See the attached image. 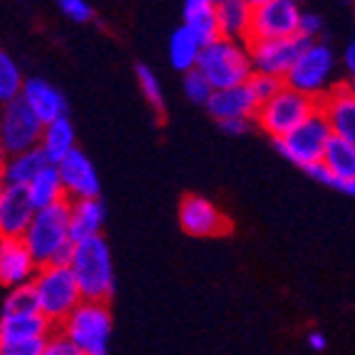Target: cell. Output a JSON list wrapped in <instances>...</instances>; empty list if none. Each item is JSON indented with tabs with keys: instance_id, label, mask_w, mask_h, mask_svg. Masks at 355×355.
<instances>
[{
	"instance_id": "484cf974",
	"label": "cell",
	"mask_w": 355,
	"mask_h": 355,
	"mask_svg": "<svg viewBox=\"0 0 355 355\" xmlns=\"http://www.w3.org/2000/svg\"><path fill=\"white\" fill-rule=\"evenodd\" d=\"M28 194L35 204V209H50V207H58V204H65L67 196L65 189H62V182H60V174H58V166H45L40 174H37L28 187Z\"/></svg>"
},
{
	"instance_id": "f1b7e54d",
	"label": "cell",
	"mask_w": 355,
	"mask_h": 355,
	"mask_svg": "<svg viewBox=\"0 0 355 355\" xmlns=\"http://www.w3.org/2000/svg\"><path fill=\"white\" fill-rule=\"evenodd\" d=\"M137 85H139V92L144 95V100L157 110V112H164V89H162L159 75L147 65H137Z\"/></svg>"
},
{
	"instance_id": "ab89813d",
	"label": "cell",
	"mask_w": 355,
	"mask_h": 355,
	"mask_svg": "<svg viewBox=\"0 0 355 355\" xmlns=\"http://www.w3.org/2000/svg\"><path fill=\"white\" fill-rule=\"evenodd\" d=\"M308 345H311V350H315V353H323V350L328 348V338H326V333L311 331V333H308Z\"/></svg>"
},
{
	"instance_id": "7a4b0ae2",
	"label": "cell",
	"mask_w": 355,
	"mask_h": 355,
	"mask_svg": "<svg viewBox=\"0 0 355 355\" xmlns=\"http://www.w3.org/2000/svg\"><path fill=\"white\" fill-rule=\"evenodd\" d=\"M23 243L40 268L53 266V263H67L72 251L67 202L35 211L28 231L23 234Z\"/></svg>"
},
{
	"instance_id": "5bb4252c",
	"label": "cell",
	"mask_w": 355,
	"mask_h": 355,
	"mask_svg": "<svg viewBox=\"0 0 355 355\" xmlns=\"http://www.w3.org/2000/svg\"><path fill=\"white\" fill-rule=\"evenodd\" d=\"M318 112L326 119L331 137L355 144V95L348 85H336L318 100Z\"/></svg>"
},
{
	"instance_id": "f35d334b",
	"label": "cell",
	"mask_w": 355,
	"mask_h": 355,
	"mask_svg": "<svg viewBox=\"0 0 355 355\" xmlns=\"http://www.w3.org/2000/svg\"><path fill=\"white\" fill-rule=\"evenodd\" d=\"M343 67H345V72H348V80H355V37L343 50Z\"/></svg>"
},
{
	"instance_id": "ac0fdd59",
	"label": "cell",
	"mask_w": 355,
	"mask_h": 355,
	"mask_svg": "<svg viewBox=\"0 0 355 355\" xmlns=\"http://www.w3.org/2000/svg\"><path fill=\"white\" fill-rule=\"evenodd\" d=\"M207 110L216 122H231V119L254 122L256 112H259V100L254 97L249 85H239V87L211 92V97L207 102Z\"/></svg>"
},
{
	"instance_id": "ee69618b",
	"label": "cell",
	"mask_w": 355,
	"mask_h": 355,
	"mask_svg": "<svg viewBox=\"0 0 355 355\" xmlns=\"http://www.w3.org/2000/svg\"><path fill=\"white\" fill-rule=\"evenodd\" d=\"M3 189H6V182H3V177H0V194H3Z\"/></svg>"
},
{
	"instance_id": "7bdbcfd3",
	"label": "cell",
	"mask_w": 355,
	"mask_h": 355,
	"mask_svg": "<svg viewBox=\"0 0 355 355\" xmlns=\"http://www.w3.org/2000/svg\"><path fill=\"white\" fill-rule=\"evenodd\" d=\"M345 85H348L350 92H353V95H355V80H348V83H345Z\"/></svg>"
},
{
	"instance_id": "3957f363",
	"label": "cell",
	"mask_w": 355,
	"mask_h": 355,
	"mask_svg": "<svg viewBox=\"0 0 355 355\" xmlns=\"http://www.w3.org/2000/svg\"><path fill=\"white\" fill-rule=\"evenodd\" d=\"M196 70L207 77V83L211 85L214 92L246 85L251 80V75H254L249 58V42L226 40V37L209 42L202 48Z\"/></svg>"
},
{
	"instance_id": "83f0119b",
	"label": "cell",
	"mask_w": 355,
	"mask_h": 355,
	"mask_svg": "<svg viewBox=\"0 0 355 355\" xmlns=\"http://www.w3.org/2000/svg\"><path fill=\"white\" fill-rule=\"evenodd\" d=\"M25 77L20 72V65L15 62L10 53L0 50V105H8L12 100H20Z\"/></svg>"
},
{
	"instance_id": "8fae6325",
	"label": "cell",
	"mask_w": 355,
	"mask_h": 355,
	"mask_svg": "<svg viewBox=\"0 0 355 355\" xmlns=\"http://www.w3.org/2000/svg\"><path fill=\"white\" fill-rule=\"evenodd\" d=\"M179 226L189 236L211 239L224 236L229 231V219L214 202L202 194H187L179 204Z\"/></svg>"
},
{
	"instance_id": "4316f807",
	"label": "cell",
	"mask_w": 355,
	"mask_h": 355,
	"mask_svg": "<svg viewBox=\"0 0 355 355\" xmlns=\"http://www.w3.org/2000/svg\"><path fill=\"white\" fill-rule=\"evenodd\" d=\"M202 42L196 40L191 35L189 30L184 28H177L169 37V62H172L174 70L179 72H191L196 70V62H199V55H202Z\"/></svg>"
},
{
	"instance_id": "8d00e7d4",
	"label": "cell",
	"mask_w": 355,
	"mask_h": 355,
	"mask_svg": "<svg viewBox=\"0 0 355 355\" xmlns=\"http://www.w3.org/2000/svg\"><path fill=\"white\" fill-rule=\"evenodd\" d=\"M303 172L308 174V177L313 179V182H318V184H326V187H336V179L331 177V172H328L326 166H323V162H318V164H311V166H306Z\"/></svg>"
},
{
	"instance_id": "f6af8a7d",
	"label": "cell",
	"mask_w": 355,
	"mask_h": 355,
	"mask_svg": "<svg viewBox=\"0 0 355 355\" xmlns=\"http://www.w3.org/2000/svg\"><path fill=\"white\" fill-rule=\"evenodd\" d=\"M353 15H355V6H353Z\"/></svg>"
},
{
	"instance_id": "d6a6232c",
	"label": "cell",
	"mask_w": 355,
	"mask_h": 355,
	"mask_svg": "<svg viewBox=\"0 0 355 355\" xmlns=\"http://www.w3.org/2000/svg\"><path fill=\"white\" fill-rule=\"evenodd\" d=\"M323 33V18L313 10H303L298 20V40L301 42H318V35Z\"/></svg>"
},
{
	"instance_id": "e0dca14e",
	"label": "cell",
	"mask_w": 355,
	"mask_h": 355,
	"mask_svg": "<svg viewBox=\"0 0 355 355\" xmlns=\"http://www.w3.org/2000/svg\"><path fill=\"white\" fill-rule=\"evenodd\" d=\"M35 211L25 187H6L0 194V239H23Z\"/></svg>"
},
{
	"instance_id": "5b68a950",
	"label": "cell",
	"mask_w": 355,
	"mask_h": 355,
	"mask_svg": "<svg viewBox=\"0 0 355 355\" xmlns=\"http://www.w3.org/2000/svg\"><path fill=\"white\" fill-rule=\"evenodd\" d=\"M33 291L37 298V311L45 320L53 326H60L67 315L75 311L83 296L77 288V281L72 276L67 263H53V266H42L33 279Z\"/></svg>"
},
{
	"instance_id": "4fadbf2b",
	"label": "cell",
	"mask_w": 355,
	"mask_h": 355,
	"mask_svg": "<svg viewBox=\"0 0 355 355\" xmlns=\"http://www.w3.org/2000/svg\"><path fill=\"white\" fill-rule=\"evenodd\" d=\"M60 182L65 189L67 202H80V199H100V174L95 164L83 149L77 147L72 154L58 164Z\"/></svg>"
},
{
	"instance_id": "e575fe53",
	"label": "cell",
	"mask_w": 355,
	"mask_h": 355,
	"mask_svg": "<svg viewBox=\"0 0 355 355\" xmlns=\"http://www.w3.org/2000/svg\"><path fill=\"white\" fill-rule=\"evenodd\" d=\"M48 338H35V340H10L0 343V355H45Z\"/></svg>"
},
{
	"instance_id": "52a82bcc",
	"label": "cell",
	"mask_w": 355,
	"mask_h": 355,
	"mask_svg": "<svg viewBox=\"0 0 355 355\" xmlns=\"http://www.w3.org/2000/svg\"><path fill=\"white\" fill-rule=\"evenodd\" d=\"M318 110V102L308 100V97L298 95L296 89L281 87L271 100H266L263 105H259L254 122L266 132L268 137H273V142L286 137L288 132L296 130L301 122H306L311 114Z\"/></svg>"
},
{
	"instance_id": "74e56055",
	"label": "cell",
	"mask_w": 355,
	"mask_h": 355,
	"mask_svg": "<svg viewBox=\"0 0 355 355\" xmlns=\"http://www.w3.org/2000/svg\"><path fill=\"white\" fill-rule=\"evenodd\" d=\"M221 132H226V135L231 137H239V135H246L251 127V122H246V119H231V122H219Z\"/></svg>"
},
{
	"instance_id": "6da1fadb",
	"label": "cell",
	"mask_w": 355,
	"mask_h": 355,
	"mask_svg": "<svg viewBox=\"0 0 355 355\" xmlns=\"http://www.w3.org/2000/svg\"><path fill=\"white\" fill-rule=\"evenodd\" d=\"M67 266L75 276L83 301L107 303V298L114 293L112 254H110V246L102 236L72 243Z\"/></svg>"
},
{
	"instance_id": "d590c367",
	"label": "cell",
	"mask_w": 355,
	"mask_h": 355,
	"mask_svg": "<svg viewBox=\"0 0 355 355\" xmlns=\"http://www.w3.org/2000/svg\"><path fill=\"white\" fill-rule=\"evenodd\" d=\"M45 355H83L77 345H72L62 333H53L45 343Z\"/></svg>"
},
{
	"instance_id": "f546056e",
	"label": "cell",
	"mask_w": 355,
	"mask_h": 355,
	"mask_svg": "<svg viewBox=\"0 0 355 355\" xmlns=\"http://www.w3.org/2000/svg\"><path fill=\"white\" fill-rule=\"evenodd\" d=\"M20 313H40L33 286H20V288L8 291L6 301H3V315H20Z\"/></svg>"
},
{
	"instance_id": "2e32d148",
	"label": "cell",
	"mask_w": 355,
	"mask_h": 355,
	"mask_svg": "<svg viewBox=\"0 0 355 355\" xmlns=\"http://www.w3.org/2000/svg\"><path fill=\"white\" fill-rule=\"evenodd\" d=\"M20 100L28 107L30 112L40 119L42 125H50L55 119L67 117V97L60 92V87H55L48 80L40 77H30L25 80Z\"/></svg>"
},
{
	"instance_id": "60d3db41",
	"label": "cell",
	"mask_w": 355,
	"mask_h": 355,
	"mask_svg": "<svg viewBox=\"0 0 355 355\" xmlns=\"http://www.w3.org/2000/svg\"><path fill=\"white\" fill-rule=\"evenodd\" d=\"M340 191H345V194H350V196H355V179H350V182H343L340 187H338Z\"/></svg>"
},
{
	"instance_id": "b9f144b4",
	"label": "cell",
	"mask_w": 355,
	"mask_h": 355,
	"mask_svg": "<svg viewBox=\"0 0 355 355\" xmlns=\"http://www.w3.org/2000/svg\"><path fill=\"white\" fill-rule=\"evenodd\" d=\"M8 159V154H6V149H3V144H0V166H3V162Z\"/></svg>"
},
{
	"instance_id": "7c38bea8",
	"label": "cell",
	"mask_w": 355,
	"mask_h": 355,
	"mask_svg": "<svg viewBox=\"0 0 355 355\" xmlns=\"http://www.w3.org/2000/svg\"><path fill=\"white\" fill-rule=\"evenodd\" d=\"M303 45H306V42H301L298 37H291V40L249 42L251 70H254V75L276 77V80L284 83V77L288 75L291 65L296 62Z\"/></svg>"
},
{
	"instance_id": "603a6c76",
	"label": "cell",
	"mask_w": 355,
	"mask_h": 355,
	"mask_svg": "<svg viewBox=\"0 0 355 355\" xmlns=\"http://www.w3.org/2000/svg\"><path fill=\"white\" fill-rule=\"evenodd\" d=\"M45 166H50V162L45 159V154L37 147L23 154H10V157L3 162V166H0V177H3L6 187H25V189H28L30 182H33Z\"/></svg>"
},
{
	"instance_id": "8992f818",
	"label": "cell",
	"mask_w": 355,
	"mask_h": 355,
	"mask_svg": "<svg viewBox=\"0 0 355 355\" xmlns=\"http://www.w3.org/2000/svg\"><path fill=\"white\" fill-rule=\"evenodd\" d=\"M60 333L83 355H107L112 338V313L107 303L83 301L60 323Z\"/></svg>"
},
{
	"instance_id": "ffe728a7",
	"label": "cell",
	"mask_w": 355,
	"mask_h": 355,
	"mask_svg": "<svg viewBox=\"0 0 355 355\" xmlns=\"http://www.w3.org/2000/svg\"><path fill=\"white\" fill-rule=\"evenodd\" d=\"M184 28L202 45L219 40V20H216V0H187L182 8Z\"/></svg>"
},
{
	"instance_id": "d4e9b609",
	"label": "cell",
	"mask_w": 355,
	"mask_h": 355,
	"mask_svg": "<svg viewBox=\"0 0 355 355\" xmlns=\"http://www.w3.org/2000/svg\"><path fill=\"white\" fill-rule=\"evenodd\" d=\"M320 162H323V166L331 172V177L336 179V189L343 182L355 179V144L331 137Z\"/></svg>"
},
{
	"instance_id": "1f68e13d",
	"label": "cell",
	"mask_w": 355,
	"mask_h": 355,
	"mask_svg": "<svg viewBox=\"0 0 355 355\" xmlns=\"http://www.w3.org/2000/svg\"><path fill=\"white\" fill-rule=\"evenodd\" d=\"M246 85H249V89L254 92V97L259 100V105H263L266 100H271V97L284 87L281 80H276V77H266V75H251V80Z\"/></svg>"
},
{
	"instance_id": "d6986e66",
	"label": "cell",
	"mask_w": 355,
	"mask_h": 355,
	"mask_svg": "<svg viewBox=\"0 0 355 355\" xmlns=\"http://www.w3.org/2000/svg\"><path fill=\"white\" fill-rule=\"evenodd\" d=\"M105 219H107V211H105L102 199H80V202H67V224H70L72 243L102 236Z\"/></svg>"
},
{
	"instance_id": "30bf717a",
	"label": "cell",
	"mask_w": 355,
	"mask_h": 355,
	"mask_svg": "<svg viewBox=\"0 0 355 355\" xmlns=\"http://www.w3.org/2000/svg\"><path fill=\"white\" fill-rule=\"evenodd\" d=\"M42 127L45 125L23 105V100L0 105V144L8 157L40 147Z\"/></svg>"
},
{
	"instance_id": "4dcf8cb0",
	"label": "cell",
	"mask_w": 355,
	"mask_h": 355,
	"mask_svg": "<svg viewBox=\"0 0 355 355\" xmlns=\"http://www.w3.org/2000/svg\"><path fill=\"white\" fill-rule=\"evenodd\" d=\"M211 92H214L211 85L207 83V77L199 70H191L184 75V95H187L189 102H194V105H207Z\"/></svg>"
},
{
	"instance_id": "7402d4cb",
	"label": "cell",
	"mask_w": 355,
	"mask_h": 355,
	"mask_svg": "<svg viewBox=\"0 0 355 355\" xmlns=\"http://www.w3.org/2000/svg\"><path fill=\"white\" fill-rule=\"evenodd\" d=\"M75 149H77V132L75 125L70 122V117L55 119V122L42 127L40 152L45 154V159L53 166H58Z\"/></svg>"
},
{
	"instance_id": "cb8c5ba5",
	"label": "cell",
	"mask_w": 355,
	"mask_h": 355,
	"mask_svg": "<svg viewBox=\"0 0 355 355\" xmlns=\"http://www.w3.org/2000/svg\"><path fill=\"white\" fill-rule=\"evenodd\" d=\"M53 328H55L53 323L42 318L40 313H20V315L0 313V343L50 338L53 336Z\"/></svg>"
},
{
	"instance_id": "9a60e30c",
	"label": "cell",
	"mask_w": 355,
	"mask_h": 355,
	"mask_svg": "<svg viewBox=\"0 0 355 355\" xmlns=\"http://www.w3.org/2000/svg\"><path fill=\"white\" fill-rule=\"evenodd\" d=\"M40 266L25 249L23 239H0V286L8 291L30 286Z\"/></svg>"
},
{
	"instance_id": "44dd1931",
	"label": "cell",
	"mask_w": 355,
	"mask_h": 355,
	"mask_svg": "<svg viewBox=\"0 0 355 355\" xmlns=\"http://www.w3.org/2000/svg\"><path fill=\"white\" fill-rule=\"evenodd\" d=\"M216 20L221 37L249 42L251 0H216Z\"/></svg>"
},
{
	"instance_id": "9c48e42d",
	"label": "cell",
	"mask_w": 355,
	"mask_h": 355,
	"mask_svg": "<svg viewBox=\"0 0 355 355\" xmlns=\"http://www.w3.org/2000/svg\"><path fill=\"white\" fill-rule=\"evenodd\" d=\"M328 139H331V130H328L326 119L320 117V112L315 110L296 130L288 132L281 139H276V149H279V154H284L291 164L306 169V166L318 164L323 159Z\"/></svg>"
},
{
	"instance_id": "277c9868",
	"label": "cell",
	"mask_w": 355,
	"mask_h": 355,
	"mask_svg": "<svg viewBox=\"0 0 355 355\" xmlns=\"http://www.w3.org/2000/svg\"><path fill=\"white\" fill-rule=\"evenodd\" d=\"M284 85L296 89L298 95L318 102L336 87V55L326 42H306L298 53L296 62L291 65Z\"/></svg>"
},
{
	"instance_id": "ba28073f",
	"label": "cell",
	"mask_w": 355,
	"mask_h": 355,
	"mask_svg": "<svg viewBox=\"0 0 355 355\" xmlns=\"http://www.w3.org/2000/svg\"><path fill=\"white\" fill-rule=\"evenodd\" d=\"M301 12L296 0H251L249 42L298 37Z\"/></svg>"
},
{
	"instance_id": "836d02e7",
	"label": "cell",
	"mask_w": 355,
	"mask_h": 355,
	"mask_svg": "<svg viewBox=\"0 0 355 355\" xmlns=\"http://www.w3.org/2000/svg\"><path fill=\"white\" fill-rule=\"evenodd\" d=\"M58 8L72 23H89V20L95 18V8L85 3V0H60Z\"/></svg>"
}]
</instances>
